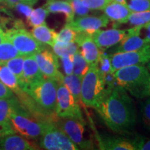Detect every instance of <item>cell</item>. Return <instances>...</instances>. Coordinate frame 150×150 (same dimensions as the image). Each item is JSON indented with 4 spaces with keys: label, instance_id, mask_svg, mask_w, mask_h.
Here are the masks:
<instances>
[{
    "label": "cell",
    "instance_id": "8fae6325",
    "mask_svg": "<svg viewBox=\"0 0 150 150\" xmlns=\"http://www.w3.org/2000/svg\"><path fill=\"white\" fill-rule=\"evenodd\" d=\"M33 56L45 77L53 79L58 83L63 82L64 75L59 71V59L54 52L46 48L34 54Z\"/></svg>",
    "mask_w": 150,
    "mask_h": 150
},
{
    "label": "cell",
    "instance_id": "ac0fdd59",
    "mask_svg": "<svg viewBox=\"0 0 150 150\" xmlns=\"http://www.w3.org/2000/svg\"><path fill=\"white\" fill-rule=\"evenodd\" d=\"M18 100L16 95L10 98L0 99V129L1 135L16 134L11 126V116Z\"/></svg>",
    "mask_w": 150,
    "mask_h": 150
},
{
    "label": "cell",
    "instance_id": "f1b7e54d",
    "mask_svg": "<svg viewBox=\"0 0 150 150\" xmlns=\"http://www.w3.org/2000/svg\"><path fill=\"white\" fill-rule=\"evenodd\" d=\"M127 22L134 27H144L150 22V11L132 12L127 19Z\"/></svg>",
    "mask_w": 150,
    "mask_h": 150
},
{
    "label": "cell",
    "instance_id": "d590c367",
    "mask_svg": "<svg viewBox=\"0 0 150 150\" xmlns=\"http://www.w3.org/2000/svg\"><path fill=\"white\" fill-rule=\"evenodd\" d=\"M67 1L72 6L74 14H76L79 16H85L88 14L90 10L83 5L82 0H67Z\"/></svg>",
    "mask_w": 150,
    "mask_h": 150
},
{
    "label": "cell",
    "instance_id": "7bdbcfd3",
    "mask_svg": "<svg viewBox=\"0 0 150 150\" xmlns=\"http://www.w3.org/2000/svg\"><path fill=\"white\" fill-rule=\"evenodd\" d=\"M6 40H7L6 34V31L2 28L0 27V44Z\"/></svg>",
    "mask_w": 150,
    "mask_h": 150
},
{
    "label": "cell",
    "instance_id": "ba28073f",
    "mask_svg": "<svg viewBox=\"0 0 150 150\" xmlns=\"http://www.w3.org/2000/svg\"><path fill=\"white\" fill-rule=\"evenodd\" d=\"M56 125L76 145L79 149H94L95 145L92 139L84 137L85 120L70 117H58Z\"/></svg>",
    "mask_w": 150,
    "mask_h": 150
},
{
    "label": "cell",
    "instance_id": "5bb4252c",
    "mask_svg": "<svg viewBox=\"0 0 150 150\" xmlns=\"http://www.w3.org/2000/svg\"><path fill=\"white\" fill-rule=\"evenodd\" d=\"M129 29L121 30L111 29L107 30H97L91 33V36L97 47L102 51L115 46L128 36Z\"/></svg>",
    "mask_w": 150,
    "mask_h": 150
},
{
    "label": "cell",
    "instance_id": "2e32d148",
    "mask_svg": "<svg viewBox=\"0 0 150 150\" xmlns=\"http://www.w3.org/2000/svg\"><path fill=\"white\" fill-rule=\"evenodd\" d=\"M44 78L45 77L41 72L33 55L26 56L24 58L22 76L18 79L20 87L24 91L29 86Z\"/></svg>",
    "mask_w": 150,
    "mask_h": 150
},
{
    "label": "cell",
    "instance_id": "52a82bcc",
    "mask_svg": "<svg viewBox=\"0 0 150 150\" xmlns=\"http://www.w3.org/2000/svg\"><path fill=\"white\" fill-rule=\"evenodd\" d=\"M58 81L51 78H44L32 84L25 90L41 107L49 111L55 112Z\"/></svg>",
    "mask_w": 150,
    "mask_h": 150
},
{
    "label": "cell",
    "instance_id": "d6986e66",
    "mask_svg": "<svg viewBox=\"0 0 150 150\" xmlns=\"http://www.w3.org/2000/svg\"><path fill=\"white\" fill-rule=\"evenodd\" d=\"M38 148L27 138L18 134L0 136V149L2 150H33Z\"/></svg>",
    "mask_w": 150,
    "mask_h": 150
},
{
    "label": "cell",
    "instance_id": "f546056e",
    "mask_svg": "<svg viewBox=\"0 0 150 150\" xmlns=\"http://www.w3.org/2000/svg\"><path fill=\"white\" fill-rule=\"evenodd\" d=\"M24 58L25 56H18L5 62L6 66L18 78V80L22 76Z\"/></svg>",
    "mask_w": 150,
    "mask_h": 150
},
{
    "label": "cell",
    "instance_id": "ab89813d",
    "mask_svg": "<svg viewBox=\"0 0 150 150\" xmlns=\"http://www.w3.org/2000/svg\"><path fill=\"white\" fill-rule=\"evenodd\" d=\"M104 75V81H105V87L107 88L112 90L114 88L117 86V82L115 76H114V72H110Z\"/></svg>",
    "mask_w": 150,
    "mask_h": 150
},
{
    "label": "cell",
    "instance_id": "7402d4cb",
    "mask_svg": "<svg viewBox=\"0 0 150 150\" xmlns=\"http://www.w3.org/2000/svg\"><path fill=\"white\" fill-rule=\"evenodd\" d=\"M31 33L37 40L49 46L53 47L56 42L58 33L48 27L46 23L33 27Z\"/></svg>",
    "mask_w": 150,
    "mask_h": 150
},
{
    "label": "cell",
    "instance_id": "836d02e7",
    "mask_svg": "<svg viewBox=\"0 0 150 150\" xmlns=\"http://www.w3.org/2000/svg\"><path fill=\"white\" fill-rule=\"evenodd\" d=\"M99 70L102 71L104 74L112 72L111 65H110V54L102 51L98 63Z\"/></svg>",
    "mask_w": 150,
    "mask_h": 150
},
{
    "label": "cell",
    "instance_id": "83f0119b",
    "mask_svg": "<svg viewBox=\"0 0 150 150\" xmlns=\"http://www.w3.org/2000/svg\"><path fill=\"white\" fill-rule=\"evenodd\" d=\"M18 56L21 55L13 45L8 40H6L0 44V61L6 62Z\"/></svg>",
    "mask_w": 150,
    "mask_h": 150
},
{
    "label": "cell",
    "instance_id": "8992f818",
    "mask_svg": "<svg viewBox=\"0 0 150 150\" xmlns=\"http://www.w3.org/2000/svg\"><path fill=\"white\" fill-rule=\"evenodd\" d=\"M7 40L17 49L21 56H29L45 50V44L39 42L24 27L23 23L6 31Z\"/></svg>",
    "mask_w": 150,
    "mask_h": 150
},
{
    "label": "cell",
    "instance_id": "74e56055",
    "mask_svg": "<svg viewBox=\"0 0 150 150\" xmlns=\"http://www.w3.org/2000/svg\"><path fill=\"white\" fill-rule=\"evenodd\" d=\"M12 8H14L16 11H18L19 13L23 15L26 19L29 18L31 13L33 11L32 6L27 4L25 3H18L13 6Z\"/></svg>",
    "mask_w": 150,
    "mask_h": 150
},
{
    "label": "cell",
    "instance_id": "484cf974",
    "mask_svg": "<svg viewBox=\"0 0 150 150\" xmlns=\"http://www.w3.org/2000/svg\"><path fill=\"white\" fill-rule=\"evenodd\" d=\"M52 48H53V52L59 58L69 55H74L79 50L77 44L75 42L63 43L56 41Z\"/></svg>",
    "mask_w": 150,
    "mask_h": 150
},
{
    "label": "cell",
    "instance_id": "ffe728a7",
    "mask_svg": "<svg viewBox=\"0 0 150 150\" xmlns=\"http://www.w3.org/2000/svg\"><path fill=\"white\" fill-rule=\"evenodd\" d=\"M103 11L105 16L114 22L115 27H117L118 24L127 23V19L132 13L127 4H121L114 0L110 1Z\"/></svg>",
    "mask_w": 150,
    "mask_h": 150
},
{
    "label": "cell",
    "instance_id": "4316f807",
    "mask_svg": "<svg viewBox=\"0 0 150 150\" xmlns=\"http://www.w3.org/2000/svg\"><path fill=\"white\" fill-rule=\"evenodd\" d=\"M50 13L44 7L33 9L29 18L27 19V23L31 27H37L45 23V19Z\"/></svg>",
    "mask_w": 150,
    "mask_h": 150
},
{
    "label": "cell",
    "instance_id": "6da1fadb",
    "mask_svg": "<svg viewBox=\"0 0 150 150\" xmlns=\"http://www.w3.org/2000/svg\"><path fill=\"white\" fill-rule=\"evenodd\" d=\"M108 128L120 136H131L137 123L136 110L128 92L121 86L105 87L95 108Z\"/></svg>",
    "mask_w": 150,
    "mask_h": 150
},
{
    "label": "cell",
    "instance_id": "9a60e30c",
    "mask_svg": "<svg viewBox=\"0 0 150 150\" xmlns=\"http://www.w3.org/2000/svg\"><path fill=\"white\" fill-rule=\"evenodd\" d=\"M143 27H134L129 29L128 36L125 38L121 42L115 45V47L108 52V54H115L118 52H126L137 51L149 46L144 38L140 36V31Z\"/></svg>",
    "mask_w": 150,
    "mask_h": 150
},
{
    "label": "cell",
    "instance_id": "7c38bea8",
    "mask_svg": "<svg viewBox=\"0 0 150 150\" xmlns=\"http://www.w3.org/2000/svg\"><path fill=\"white\" fill-rule=\"evenodd\" d=\"M110 20L105 15L99 16H79L72 21L66 22L65 25L74 30L76 32H85L91 34L100 29L107 27Z\"/></svg>",
    "mask_w": 150,
    "mask_h": 150
},
{
    "label": "cell",
    "instance_id": "277c9868",
    "mask_svg": "<svg viewBox=\"0 0 150 150\" xmlns=\"http://www.w3.org/2000/svg\"><path fill=\"white\" fill-rule=\"evenodd\" d=\"M11 126L16 134L31 140L39 139L42 126L31 114L22 106L19 99L11 116Z\"/></svg>",
    "mask_w": 150,
    "mask_h": 150
},
{
    "label": "cell",
    "instance_id": "f6af8a7d",
    "mask_svg": "<svg viewBox=\"0 0 150 150\" xmlns=\"http://www.w3.org/2000/svg\"><path fill=\"white\" fill-rule=\"evenodd\" d=\"M114 1H117V2L121 3V4H127V0H114Z\"/></svg>",
    "mask_w": 150,
    "mask_h": 150
},
{
    "label": "cell",
    "instance_id": "5b68a950",
    "mask_svg": "<svg viewBox=\"0 0 150 150\" xmlns=\"http://www.w3.org/2000/svg\"><path fill=\"white\" fill-rule=\"evenodd\" d=\"M42 134L39 138V147L47 150H78L74 142L60 129L55 122H40Z\"/></svg>",
    "mask_w": 150,
    "mask_h": 150
},
{
    "label": "cell",
    "instance_id": "60d3db41",
    "mask_svg": "<svg viewBox=\"0 0 150 150\" xmlns=\"http://www.w3.org/2000/svg\"><path fill=\"white\" fill-rule=\"evenodd\" d=\"M16 96V94L9 88L0 81V99L10 98Z\"/></svg>",
    "mask_w": 150,
    "mask_h": 150
},
{
    "label": "cell",
    "instance_id": "d4e9b609",
    "mask_svg": "<svg viewBox=\"0 0 150 150\" xmlns=\"http://www.w3.org/2000/svg\"><path fill=\"white\" fill-rule=\"evenodd\" d=\"M90 67V65L81 53L79 49L73 55V74L80 77H83Z\"/></svg>",
    "mask_w": 150,
    "mask_h": 150
},
{
    "label": "cell",
    "instance_id": "ee69618b",
    "mask_svg": "<svg viewBox=\"0 0 150 150\" xmlns=\"http://www.w3.org/2000/svg\"><path fill=\"white\" fill-rule=\"evenodd\" d=\"M141 150H150V138H146L144 145H142Z\"/></svg>",
    "mask_w": 150,
    "mask_h": 150
},
{
    "label": "cell",
    "instance_id": "d6a6232c",
    "mask_svg": "<svg viewBox=\"0 0 150 150\" xmlns=\"http://www.w3.org/2000/svg\"><path fill=\"white\" fill-rule=\"evenodd\" d=\"M132 12H142L150 11V0H130L127 4Z\"/></svg>",
    "mask_w": 150,
    "mask_h": 150
},
{
    "label": "cell",
    "instance_id": "9c48e42d",
    "mask_svg": "<svg viewBox=\"0 0 150 150\" xmlns=\"http://www.w3.org/2000/svg\"><path fill=\"white\" fill-rule=\"evenodd\" d=\"M56 114L59 117H70L84 120L80 105L76 102L72 95L63 82L57 87Z\"/></svg>",
    "mask_w": 150,
    "mask_h": 150
},
{
    "label": "cell",
    "instance_id": "1f68e13d",
    "mask_svg": "<svg viewBox=\"0 0 150 150\" xmlns=\"http://www.w3.org/2000/svg\"><path fill=\"white\" fill-rule=\"evenodd\" d=\"M140 112L144 127L150 131V96L142 102Z\"/></svg>",
    "mask_w": 150,
    "mask_h": 150
},
{
    "label": "cell",
    "instance_id": "e0dca14e",
    "mask_svg": "<svg viewBox=\"0 0 150 150\" xmlns=\"http://www.w3.org/2000/svg\"><path fill=\"white\" fill-rule=\"evenodd\" d=\"M97 144L99 149L104 150H135L130 138L127 137L97 134Z\"/></svg>",
    "mask_w": 150,
    "mask_h": 150
},
{
    "label": "cell",
    "instance_id": "44dd1931",
    "mask_svg": "<svg viewBox=\"0 0 150 150\" xmlns=\"http://www.w3.org/2000/svg\"><path fill=\"white\" fill-rule=\"evenodd\" d=\"M50 13H63L65 15L66 22H70L74 19V12L72 6L67 0H46L43 6Z\"/></svg>",
    "mask_w": 150,
    "mask_h": 150
},
{
    "label": "cell",
    "instance_id": "c3c4849f",
    "mask_svg": "<svg viewBox=\"0 0 150 150\" xmlns=\"http://www.w3.org/2000/svg\"><path fill=\"white\" fill-rule=\"evenodd\" d=\"M0 4H1V1H0Z\"/></svg>",
    "mask_w": 150,
    "mask_h": 150
},
{
    "label": "cell",
    "instance_id": "7a4b0ae2",
    "mask_svg": "<svg viewBox=\"0 0 150 150\" xmlns=\"http://www.w3.org/2000/svg\"><path fill=\"white\" fill-rule=\"evenodd\" d=\"M117 85L131 96L145 99L150 96V72L145 65H131L114 72Z\"/></svg>",
    "mask_w": 150,
    "mask_h": 150
},
{
    "label": "cell",
    "instance_id": "4dcf8cb0",
    "mask_svg": "<svg viewBox=\"0 0 150 150\" xmlns=\"http://www.w3.org/2000/svg\"><path fill=\"white\" fill-rule=\"evenodd\" d=\"M76 35V32L74 30L67 27V25H65V27L61 29L60 32L58 33L56 41L63 43L74 42Z\"/></svg>",
    "mask_w": 150,
    "mask_h": 150
},
{
    "label": "cell",
    "instance_id": "7dc6e473",
    "mask_svg": "<svg viewBox=\"0 0 150 150\" xmlns=\"http://www.w3.org/2000/svg\"><path fill=\"white\" fill-rule=\"evenodd\" d=\"M1 135V129H0V136Z\"/></svg>",
    "mask_w": 150,
    "mask_h": 150
},
{
    "label": "cell",
    "instance_id": "bcb514c9",
    "mask_svg": "<svg viewBox=\"0 0 150 150\" xmlns=\"http://www.w3.org/2000/svg\"><path fill=\"white\" fill-rule=\"evenodd\" d=\"M147 67L148 70H149V72H150V61H149V63H148L147 64Z\"/></svg>",
    "mask_w": 150,
    "mask_h": 150
},
{
    "label": "cell",
    "instance_id": "cb8c5ba5",
    "mask_svg": "<svg viewBox=\"0 0 150 150\" xmlns=\"http://www.w3.org/2000/svg\"><path fill=\"white\" fill-rule=\"evenodd\" d=\"M82 77L76 76L74 74L65 75L63 76V83L70 91L76 102L82 106L81 99V90Z\"/></svg>",
    "mask_w": 150,
    "mask_h": 150
},
{
    "label": "cell",
    "instance_id": "603a6c76",
    "mask_svg": "<svg viewBox=\"0 0 150 150\" xmlns=\"http://www.w3.org/2000/svg\"><path fill=\"white\" fill-rule=\"evenodd\" d=\"M0 81L9 88L16 95L23 91L19 86L18 78L9 70L5 62L1 61H0Z\"/></svg>",
    "mask_w": 150,
    "mask_h": 150
},
{
    "label": "cell",
    "instance_id": "30bf717a",
    "mask_svg": "<svg viewBox=\"0 0 150 150\" xmlns=\"http://www.w3.org/2000/svg\"><path fill=\"white\" fill-rule=\"evenodd\" d=\"M112 72L122 67L136 65H147L150 61V45L137 51L118 52L110 54Z\"/></svg>",
    "mask_w": 150,
    "mask_h": 150
},
{
    "label": "cell",
    "instance_id": "3957f363",
    "mask_svg": "<svg viewBox=\"0 0 150 150\" xmlns=\"http://www.w3.org/2000/svg\"><path fill=\"white\" fill-rule=\"evenodd\" d=\"M105 89L104 75L98 65H91L82 78L81 99L82 106L95 108Z\"/></svg>",
    "mask_w": 150,
    "mask_h": 150
},
{
    "label": "cell",
    "instance_id": "e575fe53",
    "mask_svg": "<svg viewBox=\"0 0 150 150\" xmlns=\"http://www.w3.org/2000/svg\"><path fill=\"white\" fill-rule=\"evenodd\" d=\"M112 0H82L83 5L89 10L103 11Z\"/></svg>",
    "mask_w": 150,
    "mask_h": 150
},
{
    "label": "cell",
    "instance_id": "4fadbf2b",
    "mask_svg": "<svg viewBox=\"0 0 150 150\" xmlns=\"http://www.w3.org/2000/svg\"><path fill=\"white\" fill-rule=\"evenodd\" d=\"M74 42L77 44L81 53L90 66L98 65L102 50L94 42L91 34L85 32H76Z\"/></svg>",
    "mask_w": 150,
    "mask_h": 150
},
{
    "label": "cell",
    "instance_id": "f35d334b",
    "mask_svg": "<svg viewBox=\"0 0 150 150\" xmlns=\"http://www.w3.org/2000/svg\"><path fill=\"white\" fill-rule=\"evenodd\" d=\"M0 1H1V4H3L8 8H12L13 6L18 3H25L33 6L38 2V0H0Z\"/></svg>",
    "mask_w": 150,
    "mask_h": 150
},
{
    "label": "cell",
    "instance_id": "b9f144b4",
    "mask_svg": "<svg viewBox=\"0 0 150 150\" xmlns=\"http://www.w3.org/2000/svg\"><path fill=\"white\" fill-rule=\"evenodd\" d=\"M143 29H145L146 31V35L145 37L144 38V40H145V42H147L148 45H150V22L144 26Z\"/></svg>",
    "mask_w": 150,
    "mask_h": 150
},
{
    "label": "cell",
    "instance_id": "8d00e7d4",
    "mask_svg": "<svg viewBox=\"0 0 150 150\" xmlns=\"http://www.w3.org/2000/svg\"><path fill=\"white\" fill-rule=\"evenodd\" d=\"M60 59L65 75L73 74V55L63 56Z\"/></svg>",
    "mask_w": 150,
    "mask_h": 150
}]
</instances>
